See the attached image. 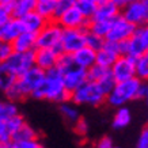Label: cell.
I'll return each mask as SVG.
<instances>
[{
  "mask_svg": "<svg viewBox=\"0 0 148 148\" xmlns=\"http://www.w3.org/2000/svg\"><path fill=\"white\" fill-rule=\"evenodd\" d=\"M113 21H94V19H90V23H88V27L87 30L94 34H98V36L106 38V36L109 34V30L112 27Z\"/></svg>",
  "mask_w": 148,
  "mask_h": 148,
  "instance_id": "cell-25",
  "label": "cell"
},
{
  "mask_svg": "<svg viewBox=\"0 0 148 148\" xmlns=\"http://www.w3.org/2000/svg\"><path fill=\"white\" fill-rule=\"evenodd\" d=\"M110 71H112V75L116 79V82H124L132 79L136 76V58L126 56V54H121L117 58L116 63L113 64Z\"/></svg>",
  "mask_w": 148,
  "mask_h": 148,
  "instance_id": "cell-10",
  "label": "cell"
},
{
  "mask_svg": "<svg viewBox=\"0 0 148 148\" xmlns=\"http://www.w3.org/2000/svg\"><path fill=\"white\" fill-rule=\"evenodd\" d=\"M37 0H16L12 4V16L23 18L25 15L36 11Z\"/></svg>",
  "mask_w": 148,
  "mask_h": 148,
  "instance_id": "cell-22",
  "label": "cell"
},
{
  "mask_svg": "<svg viewBox=\"0 0 148 148\" xmlns=\"http://www.w3.org/2000/svg\"><path fill=\"white\" fill-rule=\"evenodd\" d=\"M15 1H16V0H0V3H3V4H10V5H12Z\"/></svg>",
  "mask_w": 148,
  "mask_h": 148,
  "instance_id": "cell-45",
  "label": "cell"
},
{
  "mask_svg": "<svg viewBox=\"0 0 148 148\" xmlns=\"http://www.w3.org/2000/svg\"><path fill=\"white\" fill-rule=\"evenodd\" d=\"M45 76L46 71L34 65L27 72H25L22 76L16 77L12 87L4 94L5 98L12 101V102H18V101H23V99L29 98V97H33V94L44 83Z\"/></svg>",
  "mask_w": 148,
  "mask_h": 148,
  "instance_id": "cell-2",
  "label": "cell"
},
{
  "mask_svg": "<svg viewBox=\"0 0 148 148\" xmlns=\"http://www.w3.org/2000/svg\"><path fill=\"white\" fill-rule=\"evenodd\" d=\"M73 54V61L77 67L88 69L94 64H97V50H94L90 46H83L79 50H76Z\"/></svg>",
  "mask_w": 148,
  "mask_h": 148,
  "instance_id": "cell-18",
  "label": "cell"
},
{
  "mask_svg": "<svg viewBox=\"0 0 148 148\" xmlns=\"http://www.w3.org/2000/svg\"><path fill=\"white\" fill-rule=\"evenodd\" d=\"M139 27H136L133 23H130L129 21H126L121 14L113 19L112 27L109 30V34L106 36L108 41H113V42H122V41L129 40L137 32Z\"/></svg>",
  "mask_w": 148,
  "mask_h": 148,
  "instance_id": "cell-8",
  "label": "cell"
},
{
  "mask_svg": "<svg viewBox=\"0 0 148 148\" xmlns=\"http://www.w3.org/2000/svg\"><path fill=\"white\" fill-rule=\"evenodd\" d=\"M56 21L64 29H87L88 23H90V19L86 18L76 5L65 11L64 14H61Z\"/></svg>",
  "mask_w": 148,
  "mask_h": 148,
  "instance_id": "cell-11",
  "label": "cell"
},
{
  "mask_svg": "<svg viewBox=\"0 0 148 148\" xmlns=\"http://www.w3.org/2000/svg\"><path fill=\"white\" fill-rule=\"evenodd\" d=\"M76 106L77 105H75L72 101L60 103V113H61V116L64 117L65 121L71 122V124H75L80 118V114H79V110H77Z\"/></svg>",
  "mask_w": 148,
  "mask_h": 148,
  "instance_id": "cell-24",
  "label": "cell"
},
{
  "mask_svg": "<svg viewBox=\"0 0 148 148\" xmlns=\"http://www.w3.org/2000/svg\"><path fill=\"white\" fill-rule=\"evenodd\" d=\"M110 73V69L109 68H105L99 64H94L91 68L87 69V76H88V80L91 82H99L102 80L105 76H108Z\"/></svg>",
  "mask_w": 148,
  "mask_h": 148,
  "instance_id": "cell-30",
  "label": "cell"
},
{
  "mask_svg": "<svg viewBox=\"0 0 148 148\" xmlns=\"http://www.w3.org/2000/svg\"><path fill=\"white\" fill-rule=\"evenodd\" d=\"M120 48H121L122 54L130 56V57H133V58H139L148 49L147 46H145V44H144L141 36L139 34V32H136L129 40L120 42Z\"/></svg>",
  "mask_w": 148,
  "mask_h": 148,
  "instance_id": "cell-15",
  "label": "cell"
},
{
  "mask_svg": "<svg viewBox=\"0 0 148 148\" xmlns=\"http://www.w3.org/2000/svg\"><path fill=\"white\" fill-rule=\"evenodd\" d=\"M10 18H12V5L0 3V27L3 26Z\"/></svg>",
  "mask_w": 148,
  "mask_h": 148,
  "instance_id": "cell-37",
  "label": "cell"
},
{
  "mask_svg": "<svg viewBox=\"0 0 148 148\" xmlns=\"http://www.w3.org/2000/svg\"><path fill=\"white\" fill-rule=\"evenodd\" d=\"M15 80H16V77L15 76L10 75V73H7V72H3V75L0 76V91H1L3 94H5V92L12 87V84L15 83Z\"/></svg>",
  "mask_w": 148,
  "mask_h": 148,
  "instance_id": "cell-35",
  "label": "cell"
},
{
  "mask_svg": "<svg viewBox=\"0 0 148 148\" xmlns=\"http://www.w3.org/2000/svg\"><path fill=\"white\" fill-rule=\"evenodd\" d=\"M114 143H113V139L109 137V136H102L101 139L95 143V148H114Z\"/></svg>",
  "mask_w": 148,
  "mask_h": 148,
  "instance_id": "cell-41",
  "label": "cell"
},
{
  "mask_svg": "<svg viewBox=\"0 0 148 148\" xmlns=\"http://www.w3.org/2000/svg\"><path fill=\"white\" fill-rule=\"evenodd\" d=\"M11 44L15 52H33L37 49V34L25 30Z\"/></svg>",
  "mask_w": 148,
  "mask_h": 148,
  "instance_id": "cell-17",
  "label": "cell"
},
{
  "mask_svg": "<svg viewBox=\"0 0 148 148\" xmlns=\"http://www.w3.org/2000/svg\"><path fill=\"white\" fill-rule=\"evenodd\" d=\"M63 53L58 49H52V48H37L34 50V61H36V67L44 69V71H49L52 68L57 67L58 57Z\"/></svg>",
  "mask_w": 148,
  "mask_h": 148,
  "instance_id": "cell-13",
  "label": "cell"
},
{
  "mask_svg": "<svg viewBox=\"0 0 148 148\" xmlns=\"http://www.w3.org/2000/svg\"><path fill=\"white\" fill-rule=\"evenodd\" d=\"M36 65L34 61V50L33 52H15L8 58L3 61L4 72L12 75L15 77L22 76L25 72H27L30 68Z\"/></svg>",
  "mask_w": 148,
  "mask_h": 148,
  "instance_id": "cell-5",
  "label": "cell"
},
{
  "mask_svg": "<svg viewBox=\"0 0 148 148\" xmlns=\"http://www.w3.org/2000/svg\"><path fill=\"white\" fill-rule=\"evenodd\" d=\"M25 124H26V120H25V117H23L21 113L12 116L8 121H5V126H7V129L12 133V136H14V133H15V132H18V130L21 129Z\"/></svg>",
  "mask_w": 148,
  "mask_h": 148,
  "instance_id": "cell-32",
  "label": "cell"
},
{
  "mask_svg": "<svg viewBox=\"0 0 148 148\" xmlns=\"http://www.w3.org/2000/svg\"><path fill=\"white\" fill-rule=\"evenodd\" d=\"M18 106L16 103L12 102V101H0V122H5L8 121L10 118L15 114H18Z\"/></svg>",
  "mask_w": 148,
  "mask_h": 148,
  "instance_id": "cell-26",
  "label": "cell"
},
{
  "mask_svg": "<svg viewBox=\"0 0 148 148\" xmlns=\"http://www.w3.org/2000/svg\"><path fill=\"white\" fill-rule=\"evenodd\" d=\"M108 94L102 90V87L97 82L87 80L79 88L71 92V101L77 106H94L98 108L103 103H106Z\"/></svg>",
  "mask_w": 148,
  "mask_h": 148,
  "instance_id": "cell-4",
  "label": "cell"
},
{
  "mask_svg": "<svg viewBox=\"0 0 148 148\" xmlns=\"http://www.w3.org/2000/svg\"><path fill=\"white\" fill-rule=\"evenodd\" d=\"M135 148H148V125L144 126L140 132Z\"/></svg>",
  "mask_w": 148,
  "mask_h": 148,
  "instance_id": "cell-40",
  "label": "cell"
},
{
  "mask_svg": "<svg viewBox=\"0 0 148 148\" xmlns=\"http://www.w3.org/2000/svg\"><path fill=\"white\" fill-rule=\"evenodd\" d=\"M112 1H113V3H114V4H116L120 10H122L126 4H128V3H129V1H132V0H112Z\"/></svg>",
  "mask_w": 148,
  "mask_h": 148,
  "instance_id": "cell-43",
  "label": "cell"
},
{
  "mask_svg": "<svg viewBox=\"0 0 148 148\" xmlns=\"http://www.w3.org/2000/svg\"><path fill=\"white\" fill-rule=\"evenodd\" d=\"M120 14H121V10L118 8L113 1H109V3L98 4V8H97L94 16L91 19H94V21H113Z\"/></svg>",
  "mask_w": 148,
  "mask_h": 148,
  "instance_id": "cell-20",
  "label": "cell"
},
{
  "mask_svg": "<svg viewBox=\"0 0 148 148\" xmlns=\"http://www.w3.org/2000/svg\"><path fill=\"white\" fill-rule=\"evenodd\" d=\"M112 0H98V4H103V3H109Z\"/></svg>",
  "mask_w": 148,
  "mask_h": 148,
  "instance_id": "cell-47",
  "label": "cell"
},
{
  "mask_svg": "<svg viewBox=\"0 0 148 148\" xmlns=\"http://www.w3.org/2000/svg\"><path fill=\"white\" fill-rule=\"evenodd\" d=\"M3 72H4V68H3V61L0 60V76L3 75Z\"/></svg>",
  "mask_w": 148,
  "mask_h": 148,
  "instance_id": "cell-46",
  "label": "cell"
},
{
  "mask_svg": "<svg viewBox=\"0 0 148 148\" xmlns=\"http://www.w3.org/2000/svg\"><path fill=\"white\" fill-rule=\"evenodd\" d=\"M32 139H38V132L33 126L29 125L27 122L18 132H15L12 136V140H32Z\"/></svg>",
  "mask_w": 148,
  "mask_h": 148,
  "instance_id": "cell-29",
  "label": "cell"
},
{
  "mask_svg": "<svg viewBox=\"0 0 148 148\" xmlns=\"http://www.w3.org/2000/svg\"><path fill=\"white\" fill-rule=\"evenodd\" d=\"M64 27L53 19L45 25V27L37 34V48H52L60 49L61 45V37H63Z\"/></svg>",
  "mask_w": 148,
  "mask_h": 148,
  "instance_id": "cell-6",
  "label": "cell"
},
{
  "mask_svg": "<svg viewBox=\"0 0 148 148\" xmlns=\"http://www.w3.org/2000/svg\"><path fill=\"white\" fill-rule=\"evenodd\" d=\"M76 7L83 12L86 18L91 19L98 8V0H76Z\"/></svg>",
  "mask_w": 148,
  "mask_h": 148,
  "instance_id": "cell-28",
  "label": "cell"
},
{
  "mask_svg": "<svg viewBox=\"0 0 148 148\" xmlns=\"http://www.w3.org/2000/svg\"><path fill=\"white\" fill-rule=\"evenodd\" d=\"M75 65V61H73V54L72 53H63L60 54V57H58V63H57V68L60 69L61 72H64L65 69L68 68H71Z\"/></svg>",
  "mask_w": 148,
  "mask_h": 148,
  "instance_id": "cell-34",
  "label": "cell"
},
{
  "mask_svg": "<svg viewBox=\"0 0 148 148\" xmlns=\"http://www.w3.org/2000/svg\"><path fill=\"white\" fill-rule=\"evenodd\" d=\"M14 52L12 44L11 42H7V41L0 40V60L4 61L5 58H8Z\"/></svg>",
  "mask_w": 148,
  "mask_h": 148,
  "instance_id": "cell-38",
  "label": "cell"
},
{
  "mask_svg": "<svg viewBox=\"0 0 148 148\" xmlns=\"http://www.w3.org/2000/svg\"><path fill=\"white\" fill-rule=\"evenodd\" d=\"M0 148H5V145H3V144H0Z\"/></svg>",
  "mask_w": 148,
  "mask_h": 148,
  "instance_id": "cell-48",
  "label": "cell"
},
{
  "mask_svg": "<svg viewBox=\"0 0 148 148\" xmlns=\"http://www.w3.org/2000/svg\"><path fill=\"white\" fill-rule=\"evenodd\" d=\"M130 121H132V113H130L129 108L121 106V108L116 109V113H114L112 120V126L113 129L121 130L129 125Z\"/></svg>",
  "mask_w": 148,
  "mask_h": 148,
  "instance_id": "cell-21",
  "label": "cell"
},
{
  "mask_svg": "<svg viewBox=\"0 0 148 148\" xmlns=\"http://www.w3.org/2000/svg\"><path fill=\"white\" fill-rule=\"evenodd\" d=\"M144 1H145V3H147V4H148V0H144Z\"/></svg>",
  "mask_w": 148,
  "mask_h": 148,
  "instance_id": "cell-49",
  "label": "cell"
},
{
  "mask_svg": "<svg viewBox=\"0 0 148 148\" xmlns=\"http://www.w3.org/2000/svg\"><path fill=\"white\" fill-rule=\"evenodd\" d=\"M114 148H121V147H114Z\"/></svg>",
  "mask_w": 148,
  "mask_h": 148,
  "instance_id": "cell-50",
  "label": "cell"
},
{
  "mask_svg": "<svg viewBox=\"0 0 148 148\" xmlns=\"http://www.w3.org/2000/svg\"><path fill=\"white\" fill-rule=\"evenodd\" d=\"M21 19H22V22H23L25 30H26V32L36 33V34H38V33L45 27L46 23L49 22L45 16H42V15L38 14L37 11H33V12L27 14V15H25V16Z\"/></svg>",
  "mask_w": 148,
  "mask_h": 148,
  "instance_id": "cell-19",
  "label": "cell"
},
{
  "mask_svg": "<svg viewBox=\"0 0 148 148\" xmlns=\"http://www.w3.org/2000/svg\"><path fill=\"white\" fill-rule=\"evenodd\" d=\"M105 42H106V38H103V37L98 36V34H94V33H91L87 30V36H86V45L92 48L94 50H99L105 45Z\"/></svg>",
  "mask_w": 148,
  "mask_h": 148,
  "instance_id": "cell-33",
  "label": "cell"
},
{
  "mask_svg": "<svg viewBox=\"0 0 148 148\" xmlns=\"http://www.w3.org/2000/svg\"><path fill=\"white\" fill-rule=\"evenodd\" d=\"M63 79H64V84L67 87V90L69 92H73L76 88H79L82 84H84L88 80L87 69L77 67L75 64L73 67L68 68V69H65L63 72Z\"/></svg>",
  "mask_w": 148,
  "mask_h": 148,
  "instance_id": "cell-14",
  "label": "cell"
},
{
  "mask_svg": "<svg viewBox=\"0 0 148 148\" xmlns=\"http://www.w3.org/2000/svg\"><path fill=\"white\" fill-rule=\"evenodd\" d=\"M121 15L136 27L148 23V4L144 0H132L121 10Z\"/></svg>",
  "mask_w": 148,
  "mask_h": 148,
  "instance_id": "cell-7",
  "label": "cell"
},
{
  "mask_svg": "<svg viewBox=\"0 0 148 148\" xmlns=\"http://www.w3.org/2000/svg\"><path fill=\"white\" fill-rule=\"evenodd\" d=\"M5 148H44L42 143L38 139L32 140H11Z\"/></svg>",
  "mask_w": 148,
  "mask_h": 148,
  "instance_id": "cell-31",
  "label": "cell"
},
{
  "mask_svg": "<svg viewBox=\"0 0 148 148\" xmlns=\"http://www.w3.org/2000/svg\"><path fill=\"white\" fill-rule=\"evenodd\" d=\"M143 99H145V102L148 103V80L144 82V98Z\"/></svg>",
  "mask_w": 148,
  "mask_h": 148,
  "instance_id": "cell-44",
  "label": "cell"
},
{
  "mask_svg": "<svg viewBox=\"0 0 148 148\" xmlns=\"http://www.w3.org/2000/svg\"><path fill=\"white\" fill-rule=\"evenodd\" d=\"M121 54L120 42H113V41L106 40L105 45L99 50H97V64L110 69Z\"/></svg>",
  "mask_w": 148,
  "mask_h": 148,
  "instance_id": "cell-12",
  "label": "cell"
},
{
  "mask_svg": "<svg viewBox=\"0 0 148 148\" xmlns=\"http://www.w3.org/2000/svg\"><path fill=\"white\" fill-rule=\"evenodd\" d=\"M23 32H25V26H23L22 19L12 16L0 27V40L7 41V42H12Z\"/></svg>",
  "mask_w": 148,
  "mask_h": 148,
  "instance_id": "cell-16",
  "label": "cell"
},
{
  "mask_svg": "<svg viewBox=\"0 0 148 148\" xmlns=\"http://www.w3.org/2000/svg\"><path fill=\"white\" fill-rule=\"evenodd\" d=\"M136 76L143 82L148 80V49L136 58Z\"/></svg>",
  "mask_w": 148,
  "mask_h": 148,
  "instance_id": "cell-27",
  "label": "cell"
},
{
  "mask_svg": "<svg viewBox=\"0 0 148 148\" xmlns=\"http://www.w3.org/2000/svg\"><path fill=\"white\" fill-rule=\"evenodd\" d=\"M137 32H139V34L141 36V38H143L145 46L148 48V23H145L144 26L139 27V29H137Z\"/></svg>",
  "mask_w": 148,
  "mask_h": 148,
  "instance_id": "cell-42",
  "label": "cell"
},
{
  "mask_svg": "<svg viewBox=\"0 0 148 148\" xmlns=\"http://www.w3.org/2000/svg\"><path fill=\"white\" fill-rule=\"evenodd\" d=\"M73 130H75V133L79 136H86L87 135V132H88V122L86 121L84 118H79L75 124H73Z\"/></svg>",
  "mask_w": 148,
  "mask_h": 148,
  "instance_id": "cell-39",
  "label": "cell"
},
{
  "mask_svg": "<svg viewBox=\"0 0 148 148\" xmlns=\"http://www.w3.org/2000/svg\"><path fill=\"white\" fill-rule=\"evenodd\" d=\"M34 99H45L54 103H64L71 101V92L64 84L63 72L57 67L46 71V76L41 87L33 94Z\"/></svg>",
  "mask_w": 148,
  "mask_h": 148,
  "instance_id": "cell-1",
  "label": "cell"
},
{
  "mask_svg": "<svg viewBox=\"0 0 148 148\" xmlns=\"http://www.w3.org/2000/svg\"><path fill=\"white\" fill-rule=\"evenodd\" d=\"M144 98V82L137 76L124 82H117L114 88L108 95L106 103L117 109L126 106L129 102Z\"/></svg>",
  "mask_w": 148,
  "mask_h": 148,
  "instance_id": "cell-3",
  "label": "cell"
},
{
  "mask_svg": "<svg viewBox=\"0 0 148 148\" xmlns=\"http://www.w3.org/2000/svg\"><path fill=\"white\" fill-rule=\"evenodd\" d=\"M56 5L57 0H37L36 11L48 21H53L56 19Z\"/></svg>",
  "mask_w": 148,
  "mask_h": 148,
  "instance_id": "cell-23",
  "label": "cell"
},
{
  "mask_svg": "<svg viewBox=\"0 0 148 148\" xmlns=\"http://www.w3.org/2000/svg\"><path fill=\"white\" fill-rule=\"evenodd\" d=\"M76 5V0H57V5H56V19L64 14L65 11H68L69 8Z\"/></svg>",
  "mask_w": 148,
  "mask_h": 148,
  "instance_id": "cell-36",
  "label": "cell"
},
{
  "mask_svg": "<svg viewBox=\"0 0 148 148\" xmlns=\"http://www.w3.org/2000/svg\"><path fill=\"white\" fill-rule=\"evenodd\" d=\"M87 29H64L60 49L65 53H75L76 50L86 46Z\"/></svg>",
  "mask_w": 148,
  "mask_h": 148,
  "instance_id": "cell-9",
  "label": "cell"
}]
</instances>
